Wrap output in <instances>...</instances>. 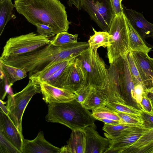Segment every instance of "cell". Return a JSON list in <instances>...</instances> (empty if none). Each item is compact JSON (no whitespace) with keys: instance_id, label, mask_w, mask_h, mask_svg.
I'll return each mask as SVG.
<instances>
[{"instance_id":"f546056e","label":"cell","mask_w":153,"mask_h":153,"mask_svg":"<svg viewBox=\"0 0 153 153\" xmlns=\"http://www.w3.org/2000/svg\"><path fill=\"white\" fill-rule=\"evenodd\" d=\"M126 57L129 69L135 86L139 84L143 85L142 82L134 62L131 51L128 53Z\"/></svg>"},{"instance_id":"f35d334b","label":"cell","mask_w":153,"mask_h":153,"mask_svg":"<svg viewBox=\"0 0 153 153\" xmlns=\"http://www.w3.org/2000/svg\"><path fill=\"white\" fill-rule=\"evenodd\" d=\"M149 93L147 91L144 93L140 105L141 110L149 112L151 110V106L148 96Z\"/></svg>"},{"instance_id":"7402d4cb","label":"cell","mask_w":153,"mask_h":153,"mask_svg":"<svg viewBox=\"0 0 153 153\" xmlns=\"http://www.w3.org/2000/svg\"><path fill=\"white\" fill-rule=\"evenodd\" d=\"M94 34L90 36L88 42L89 47L97 50L99 48L107 47L112 44L113 40L111 36L107 31H97L92 28Z\"/></svg>"},{"instance_id":"e0dca14e","label":"cell","mask_w":153,"mask_h":153,"mask_svg":"<svg viewBox=\"0 0 153 153\" xmlns=\"http://www.w3.org/2000/svg\"><path fill=\"white\" fill-rule=\"evenodd\" d=\"M85 85L86 84L83 74L75 59L69 65L63 88L74 93Z\"/></svg>"},{"instance_id":"d4e9b609","label":"cell","mask_w":153,"mask_h":153,"mask_svg":"<svg viewBox=\"0 0 153 153\" xmlns=\"http://www.w3.org/2000/svg\"><path fill=\"white\" fill-rule=\"evenodd\" d=\"M106 106L114 111L123 112L130 115L141 116V110L126 104L116 102H107Z\"/></svg>"},{"instance_id":"7bdbcfd3","label":"cell","mask_w":153,"mask_h":153,"mask_svg":"<svg viewBox=\"0 0 153 153\" xmlns=\"http://www.w3.org/2000/svg\"><path fill=\"white\" fill-rule=\"evenodd\" d=\"M149 99L151 106V110L149 112L153 115V99L151 97H149Z\"/></svg>"},{"instance_id":"c3c4849f","label":"cell","mask_w":153,"mask_h":153,"mask_svg":"<svg viewBox=\"0 0 153 153\" xmlns=\"http://www.w3.org/2000/svg\"></svg>"},{"instance_id":"bcb514c9","label":"cell","mask_w":153,"mask_h":153,"mask_svg":"<svg viewBox=\"0 0 153 153\" xmlns=\"http://www.w3.org/2000/svg\"><path fill=\"white\" fill-rule=\"evenodd\" d=\"M4 0H0V2H2Z\"/></svg>"},{"instance_id":"f1b7e54d","label":"cell","mask_w":153,"mask_h":153,"mask_svg":"<svg viewBox=\"0 0 153 153\" xmlns=\"http://www.w3.org/2000/svg\"><path fill=\"white\" fill-rule=\"evenodd\" d=\"M131 125L124 123L116 124L104 123L102 129L105 131L104 135L105 137L112 140L117 137L123 130Z\"/></svg>"},{"instance_id":"484cf974","label":"cell","mask_w":153,"mask_h":153,"mask_svg":"<svg viewBox=\"0 0 153 153\" xmlns=\"http://www.w3.org/2000/svg\"><path fill=\"white\" fill-rule=\"evenodd\" d=\"M78 34H73L68 32L59 33L56 35L51 43L54 46L60 47L77 42Z\"/></svg>"},{"instance_id":"5b68a950","label":"cell","mask_w":153,"mask_h":153,"mask_svg":"<svg viewBox=\"0 0 153 153\" xmlns=\"http://www.w3.org/2000/svg\"><path fill=\"white\" fill-rule=\"evenodd\" d=\"M55 35L32 32L10 38L6 42L0 57L14 56L32 52L50 44Z\"/></svg>"},{"instance_id":"4dcf8cb0","label":"cell","mask_w":153,"mask_h":153,"mask_svg":"<svg viewBox=\"0 0 153 153\" xmlns=\"http://www.w3.org/2000/svg\"><path fill=\"white\" fill-rule=\"evenodd\" d=\"M115 111L123 123L144 126V120L141 116H134L123 112Z\"/></svg>"},{"instance_id":"74e56055","label":"cell","mask_w":153,"mask_h":153,"mask_svg":"<svg viewBox=\"0 0 153 153\" xmlns=\"http://www.w3.org/2000/svg\"><path fill=\"white\" fill-rule=\"evenodd\" d=\"M109 1L115 16L119 15L124 13L120 0H109Z\"/></svg>"},{"instance_id":"8d00e7d4","label":"cell","mask_w":153,"mask_h":153,"mask_svg":"<svg viewBox=\"0 0 153 153\" xmlns=\"http://www.w3.org/2000/svg\"><path fill=\"white\" fill-rule=\"evenodd\" d=\"M141 110V117L144 120V126L148 128H153V115L149 112Z\"/></svg>"},{"instance_id":"6da1fadb","label":"cell","mask_w":153,"mask_h":153,"mask_svg":"<svg viewBox=\"0 0 153 153\" xmlns=\"http://www.w3.org/2000/svg\"><path fill=\"white\" fill-rule=\"evenodd\" d=\"M89 47L88 42H77L57 47L51 43L31 52L19 55L0 57V61L24 68L29 76L55 63L75 59Z\"/></svg>"},{"instance_id":"b9f144b4","label":"cell","mask_w":153,"mask_h":153,"mask_svg":"<svg viewBox=\"0 0 153 153\" xmlns=\"http://www.w3.org/2000/svg\"><path fill=\"white\" fill-rule=\"evenodd\" d=\"M5 103L2 100H0V110L4 113L8 115L9 114V111L6 106L4 105Z\"/></svg>"},{"instance_id":"5bb4252c","label":"cell","mask_w":153,"mask_h":153,"mask_svg":"<svg viewBox=\"0 0 153 153\" xmlns=\"http://www.w3.org/2000/svg\"><path fill=\"white\" fill-rule=\"evenodd\" d=\"M0 131L21 153L24 138L8 115L0 110Z\"/></svg>"},{"instance_id":"9c48e42d","label":"cell","mask_w":153,"mask_h":153,"mask_svg":"<svg viewBox=\"0 0 153 153\" xmlns=\"http://www.w3.org/2000/svg\"><path fill=\"white\" fill-rule=\"evenodd\" d=\"M118 72L121 97L128 105L141 109L133 96L135 85L130 71L126 56L121 57L115 62Z\"/></svg>"},{"instance_id":"d590c367","label":"cell","mask_w":153,"mask_h":153,"mask_svg":"<svg viewBox=\"0 0 153 153\" xmlns=\"http://www.w3.org/2000/svg\"><path fill=\"white\" fill-rule=\"evenodd\" d=\"M146 92H147V90L144 88L142 84H139L135 86L133 92L134 97L136 102L140 106L143 94Z\"/></svg>"},{"instance_id":"d6986e66","label":"cell","mask_w":153,"mask_h":153,"mask_svg":"<svg viewBox=\"0 0 153 153\" xmlns=\"http://www.w3.org/2000/svg\"><path fill=\"white\" fill-rule=\"evenodd\" d=\"M128 32L129 46L131 51L142 52L148 54L152 48L147 45L141 36L133 27L125 16Z\"/></svg>"},{"instance_id":"603a6c76","label":"cell","mask_w":153,"mask_h":153,"mask_svg":"<svg viewBox=\"0 0 153 153\" xmlns=\"http://www.w3.org/2000/svg\"><path fill=\"white\" fill-rule=\"evenodd\" d=\"M14 8L12 0H5L0 2V36L8 22L15 17L13 12Z\"/></svg>"},{"instance_id":"ee69618b","label":"cell","mask_w":153,"mask_h":153,"mask_svg":"<svg viewBox=\"0 0 153 153\" xmlns=\"http://www.w3.org/2000/svg\"><path fill=\"white\" fill-rule=\"evenodd\" d=\"M147 91L149 93H153V87L152 88L147 90Z\"/></svg>"},{"instance_id":"1f68e13d","label":"cell","mask_w":153,"mask_h":153,"mask_svg":"<svg viewBox=\"0 0 153 153\" xmlns=\"http://www.w3.org/2000/svg\"><path fill=\"white\" fill-rule=\"evenodd\" d=\"M0 153H21L0 131Z\"/></svg>"},{"instance_id":"30bf717a","label":"cell","mask_w":153,"mask_h":153,"mask_svg":"<svg viewBox=\"0 0 153 153\" xmlns=\"http://www.w3.org/2000/svg\"><path fill=\"white\" fill-rule=\"evenodd\" d=\"M108 70L106 85L101 91L99 92L96 90L108 102H113L126 104L121 96L118 72L114 62L110 64Z\"/></svg>"},{"instance_id":"ab89813d","label":"cell","mask_w":153,"mask_h":153,"mask_svg":"<svg viewBox=\"0 0 153 153\" xmlns=\"http://www.w3.org/2000/svg\"><path fill=\"white\" fill-rule=\"evenodd\" d=\"M70 5H73L78 10H80L81 8V0H68Z\"/></svg>"},{"instance_id":"f6af8a7d","label":"cell","mask_w":153,"mask_h":153,"mask_svg":"<svg viewBox=\"0 0 153 153\" xmlns=\"http://www.w3.org/2000/svg\"><path fill=\"white\" fill-rule=\"evenodd\" d=\"M148 96L149 97H151L153 99V93H149Z\"/></svg>"},{"instance_id":"7dc6e473","label":"cell","mask_w":153,"mask_h":153,"mask_svg":"<svg viewBox=\"0 0 153 153\" xmlns=\"http://www.w3.org/2000/svg\"><path fill=\"white\" fill-rule=\"evenodd\" d=\"M120 0V1L121 2V1H122L123 0Z\"/></svg>"},{"instance_id":"83f0119b","label":"cell","mask_w":153,"mask_h":153,"mask_svg":"<svg viewBox=\"0 0 153 153\" xmlns=\"http://www.w3.org/2000/svg\"><path fill=\"white\" fill-rule=\"evenodd\" d=\"M74 61L61 68L45 82L55 87L63 88L69 65Z\"/></svg>"},{"instance_id":"e575fe53","label":"cell","mask_w":153,"mask_h":153,"mask_svg":"<svg viewBox=\"0 0 153 153\" xmlns=\"http://www.w3.org/2000/svg\"><path fill=\"white\" fill-rule=\"evenodd\" d=\"M35 26L36 27V32L42 35H50L58 33L56 30L48 25L43 24H37Z\"/></svg>"},{"instance_id":"9a60e30c","label":"cell","mask_w":153,"mask_h":153,"mask_svg":"<svg viewBox=\"0 0 153 153\" xmlns=\"http://www.w3.org/2000/svg\"><path fill=\"white\" fill-rule=\"evenodd\" d=\"M123 8L125 16L145 42L146 39L153 37V24L147 21L142 13L125 7Z\"/></svg>"},{"instance_id":"7a4b0ae2","label":"cell","mask_w":153,"mask_h":153,"mask_svg":"<svg viewBox=\"0 0 153 153\" xmlns=\"http://www.w3.org/2000/svg\"><path fill=\"white\" fill-rule=\"evenodd\" d=\"M14 5L17 12L34 25H47L58 33L68 31L71 23L60 0H15Z\"/></svg>"},{"instance_id":"cb8c5ba5","label":"cell","mask_w":153,"mask_h":153,"mask_svg":"<svg viewBox=\"0 0 153 153\" xmlns=\"http://www.w3.org/2000/svg\"><path fill=\"white\" fill-rule=\"evenodd\" d=\"M107 102L99 94L96 89L92 87L82 105L86 109L92 110L106 106Z\"/></svg>"},{"instance_id":"8992f818","label":"cell","mask_w":153,"mask_h":153,"mask_svg":"<svg viewBox=\"0 0 153 153\" xmlns=\"http://www.w3.org/2000/svg\"><path fill=\"white\" fill-rule=\"evenodd\" d=\"M112 36L113 42L107 48V55L111 64L121 57H125L131 51L125 15L123 13L115 16L108 32Z\"/></svg>"},{"instance_id":"ba28073f","label":"cell","mask_w":153,"mask_h":153,"mask_svg":"<svg viewBox=\"0 0 153 153\" xmlns=\"http://www.w3.org/2000/svg\"><path fill=\"white\" fill-rule=\"evenodd\" d=\"M81 6L103 31L108 32L115 16L109 0H81Z\"/></svg>"},{"instance_id":"8fae6325","label":"cell","mask_w":153,"mask_h":153,"mask_svg":"<svg viewBox=\"0 0 153 153\" xmlns=\"http://www.w3.org/2000/svg\"><path fill=\"white\" fill-rule=\"evenodd\" d=\"M132 52L143 86L147 90L153 87V58L143 52Z\"/></svg>"},{"instance_id":"60d3db41","label":"cell","mask_w":153,"mask_h":153,"mask_svg":"<svg viewBox=\"0 0 153 153\" xmlns=\"http://www.w3.org/2000/svg\"><path fill=\"white\" fill-rule=\"evenodd\" d=\"M100 121L104 122L105 123H107L111 124H116L120 123H123L118 121L106 118L101 119Z\"/></svg>"},{"instance_id":"3957f363","label":"cell","mask_w":153,"mask_h":153,"mask_svg":"<svg viewBox=\"0 0 153 153\" xmlns=\"http://www.w3.org/2000/svg\"><path fill=\"white\" fill-rule=\"evenodd\" d=\"M95 120L92 113L75 99L66 102L48 104V113L45 116L47 122L61 124L72 130H84L88 126L96 128Z\"/></svg>"},{"instance_id":"4fadbf2b","label":"cell","mask_w":153,"mask_h":153,"mask_svg":"<svg viewBox=\"0 0 153 153\" xmlns=\"http://www.w3.org/2000/svg\"><path fill=\"white\" fill-rule=\"evenodd\" d=\"M43 99L47 104L62 103L75 99L74 93L64 88H59L45 82L39 84Z\"/></svg>"},{"instance_id":"7c38bea8","label":"cell","mask_w":153,"mask_h":153,"mask_svg":"<svg viewBox=\"0 0 153 153\" xmlns=\"http://www.w3.org/2000/svg\"><path fill=\"white\" fill-rule=\"evenodd\" d=\"M92 126L86 127L85 153H106L110 148L111 139L100 136Z\"/></svg>"},{"instance_id":"52a82bcc","label":"cell","mask_w":153,"mask_h":153,"mask_svg":"<svg viewBox=\"0 0 153 153\" xmlns=\"http://www.w3.org/2000/svg\"><path fill=\"white\" fill-rule=\"evenodd\" d=\"M40 93L39 84L29 79L27 84L22 90L7 96L6 106L9 111L8 115L22 133V120L25 109L32 97Z\"/></svg>"},{"instance_id":"44dd1931","label":"cell","mask_w":153,"mask_h":153,"mask_svg":"<svg viewBox=\"0 0 153 153\" xmlns=\"http://www.w3.org/2000/svg\"><path fill=\"white\" fill-rule=\"evenodd\" d=\"M0 68L9 84L13 85L16 81L27 76V73L24 68L10 65L0 61Z\"/></svg>"},{"instance_id":"d6a6232c","label":"cell","mask_w":153,"mask_h":153,"mask_svg":"<svg viewBox=\"0 0 153 153\" xmlns=\"http://www.w3.org/2000/svg\"><path fill=\"white\" fill-rule=\"evenodd\" d=\"M0 100H3L6 94L12 95L13 94L12 90V85L10 84L4 74L0 76Z\"/></svg>"},{"instance_id":"681fc988","label":"cell","mask_w":153,"mask_h":153,"mask_svg":"<svg viewBox=\"0 0 153 153\" xmlns=\"http://www.w3.org/2000/svg\"></svg>"},{"instance_id":"ac0fdd59","label":"cell","mask_w":153,"mask_h":153,"mask_svg":"<svg viewBox=\"0 0 153 153\" xmlns=\"http://www.w3.org/2000/svg\"><path fill=\"white\" fill-rule=\"evenodd\" d=\"M67 144L60 148L59 153H85L86 133L84 130H72Z\"/></svg>"},{"instance_id":"ffe728a7","label":"cell","mask_w":153,"mask_h":153,"mask_svg":"<svg viewBox=\"0 0 153 153\" xmlns=\"http://www.w3.org/2000/svg\"><path fill=\"white\" fill-rule=\"evenodd\" d=\"M75 58L52 64L42 71L29 76V79L38 84L45 82L61 68L72 62Z\"/></svg>"},{"instance_id":"836d02e7","label":"cell","mask_w":153,"mask_h":153,"mask_svg":"<svg viewBox=\"0 0 153 153\" xmlns=\"http://www.w3.org/2000/svg\"><path fill=\"white\" fill-rule=\"evenodd\" d=\"M92 88L90 86L85 85L78 89L74 93L75 96V99L82 105Z\"/></svg>"},{"instance_id":"277c9868","label":"cell","mask_w":153,"mask_h":153,"mask_svg":"<svg viewBox=\"0 0 153 153\" xmlns=\"http://www.w3.org/2000/svg\"><path fill=\"white\" fill-rule=\"evenodd\" d=\"M75 61L83 73L86 85L101 91L107 84L108 70L97 50L89 47L76 57Z\"/></svg>"},{"instance_id":"2e32d148","label":"cell","mask_w":153,"mask_h":153,"mask_svg":"<svg viewBox=\"0 0 153 153\" xmlns=\"http://www.w3.org/2000/svg\"><path fill=\"white\" fill-rule=\"evenodd\" d=\"M60 149L47 141L40 131L33 140L23 139L22 153H59Z\"/></svg>"},{"instance_id":"4316f807","label":"cell","mask_w":153,"mask_h":153,"mask_svg":"<svg viewBox=\"0 0 153 153\" xmlns=\"http://www.w3.org/2000/svg\"><path fill=\"white\" fill-rule=\"evenodd\" d=\"M92 111V115L96 120H100L101 119L106 118L123 123L115 111L106 106L99 107Z\"/></svg>"}]
</instances>
